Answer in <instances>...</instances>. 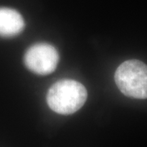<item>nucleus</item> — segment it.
Instances as JSON below:
<instances>
[{"mask_svg": "<svg viewBox=\"0 0 147 147\" xmlns=\"http://www.w3.org/2000/svg\"><path fill=\"white\" fill-rule=\"evenodd\" d=\"M87 97V90L83 84L73 79H61L49 88L47 103L54 112L67 115L82 108Z\"/></svg>", "mask_w": 147, "mask_h": 147, "instance_id": "f257e3e1", "label": "nucleus"}, {"mask_svg": "<svg viewBox=\"0 0 147 147\" xmlns=\"http://www.w3.org/2000/svg\"><path fill=\"white\" fill-rule=\"evenodd\" d=\"M115 81L123 95L135 99L147 98V65L138 60L121 64L115 74Z\"/></svg>", "mask_w": 147, "mask_h": 147, "instance_id": "f03ea898", "label": "nucleus"}, {"mask_svg": "<svg viewBox=\"0 0 147 147\" xmlns=\"http://www.w3.org/2000/svg\"><path fill=\"white\" fill-rule=\"evenodd\" d=\"M59 53L56 47L46 42L32 45L24 57L25 65L33 73L47 75L54 72L59 62Z\"/></svg>", "mask_w": 147, "mask_h": 147, "instance_id": "7ed1b4c3", "label": "nucleus"}, {"mask_svg": "<svg viewBox=\"0 0 147 147\" xmlns=\"http://www.w3.org/2000/svg\"><path fill=\"white\" fill-rule=\"evenodd\" d=\"M25 26L20 12L12 8L0 7V37L16 36L24 30Z\"/></svg>", "mask_w": 147, "mask_h": 147, "instance_id": "20e7f679", "label": "nucleus"}]
</instances>
